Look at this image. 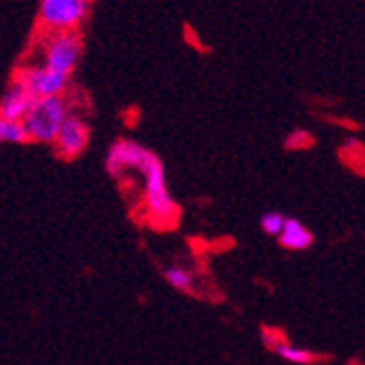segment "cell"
I'll return each instance as SVG.
<instances>
[{"label":"cell","instance_id":"8","mask_svg":"<svg viewBox=\"0 0 365 365\" xmlns=\"http://www.w3.org/2000/svg\"><path fill=\"white\" fill-rule=\"evenodd\" d=\"M278 241L284 250H307L313 245L315 237H313V232L302 223V221H297L293 217H287L284 219V225L280 230V235H278Z\"/></svg>","mask_w":365,"mask_h":365},{"label":"cell","instance_id":"6","mask_svg":"<svg viewBox=\"0 0 365 365\" xmlns=\"http://www.w3.org/2000/svg\"><path fill=\"white\" fill-rule=\"evenodd\" d=\"M90 136H92V129H90L88 118L81 112L71 110L53 140V149L61 160H75L88 149Z\"/></svg>","mask_w":365,"mask_h":365},{"label":"cell","instance_id":"4","mask_svg":"<svg viewBox=\"0 0 365 365\" xmlns=\"http://www.w3.org/2000/svg\"><path fill=\"white\" fill-rule=\"evenodd\" d=\"M92 0H40L38 22L48 31H79L90 16Z\"/></svg>","mask_w":365,"mask_h":365},{"label":"cell","instance_id":"13","mask_svg":"<svg viewBox=\"0 0 365 365\" xmlns=\"http://www.w3.org/2000/svg\"><path fill=\"white\" fill-rule=\"evenodd\" d=\"M287 337H284V330H278V328H262V341H264V346H267L269 350L276 346V344H280V341H284Z\"/></svg>","mask_w":365,"mask_h":365},{"label":"cell","instance_id":"10","mask_svg":"<svg viewBox=\"0 0 365 365\" xmlns=\"http://www.w3.org/2000/svg\"><path fill=\"white\" fill-rule=\"evenodd\" d=\"M272 350H274L278 356H282L287 363H293V365H311V363H317V361H319V356H317V354H313L311 350L295 348V346H291L287 339H284V341H280V344H276Z\"/></svg>","mask_w":365,"mask_h":365},{"label":"cell","instance_id":"2","mask_svg":"<svg viewBox=\"0 0 365 365\" xmlns=\"http://www.w3.org/2000/svg\"><path fill=\"white\" fill-rule=\"evenodd\" d=\"M73 108L68 106L66 94L59 96H42L36 98L22 118L29 143H40V145H53L57 131L63 123V118L68 116Z\"/></svg>","mask_w":365,"mask_h":365},{"label":"cell","instance_id":"11","mask_svg":"<svg viewBox=\"0 0 365 365\" xmlns=\"http://www.w3.org/2000/svg\"><path fill=\"white\" fill-rule=\"evenodd\" d=\"M29 136L22 120L0 116V145H26Z\"/></svg>","mask_w":365,"mask_h":365},{"label":"cell","instance_id":"9","mask_svg":"<svg viewBox=\"0 0 365 365\" xmlns=\"http://www.w3.org/2000/svg\"><path fill=\"white\" fill-rule=\"evenodd\" d=\"M164 282L171 289H175L178 293H184V295L195 293V274L188 267H182V264H171V267L164 269Z\"/></svg>","mask_w":365,"mask_h":365},{"label":"cell","instance_id":"12","mask_svg":"<svg viewBox=\"0 0 365 365\" xmlns=\"http://www.w3.org/2000/svg\"><path fill=\"white\" fill-rule=\"evenodd\" d=\"M284 215L282 212H276V210H269V212H264L260 217V227L264 235H272V237H278L280 235V230L284 225Z\"/></svg>","mask_w":365,"mask_h":365},{"label":"cell","instance_id":"1","mask_svg":"<svg viewBox=\"0 0 365 365\" xmlns=\"http://www.w3.org/2000/svg\"><path fill=\"white\" fill-rule=\"evenodd\" d=\"M106 171L114 180L136 173L143 184L147 219L155 230H171L180 221V206L171 195L162 158L134 138H118L106 151Z\"/></svg>","mask_w":365,"mask_h":365},{"label":"cell","instance_id":"7","mask_svg":"<svg viewBox=\"0 0 365 365\" xmlns=\"http://www.w3.org/2000/svg\"><path fill=\"white\" fill-rule=\"evenodd\" d=\"M33 101H36V96L14 79L9 88L3 92V96H0V116L11 118V120H22L26 112L31 110Z\"/></svg>","mask_w":365,"mask_h":365},{"label":"cell","instance_id":"3","mask_svg":"<svg viewBox=\"0 0 365 365\" xmlns=\"http://www.w3.org/2000/svg\"><path fill=\"white\" fill-rule=\"evenodd\" d=\"M83 55V38L79 31H48L40 42V63L73 77Z\"/></svg>","mask_w":365,"mask_h":365},{"label":"cell","instance_id":"5","mask_svg":"<svg viewBox=\"0 0 365 365\" xmlns=\"http://www.w3.org/2000/svg\"><path fill=\"white\" fill-rule=\"evenodd\" d=\"M14 79L18 83H22L36 98L66 94V92H68V86H71V77H66V75L48 68V66L40 63L38 59L22 63L20 68L16 71Z\"/></svg>","mask_w":365,"mask_h":365}]
</instances>
